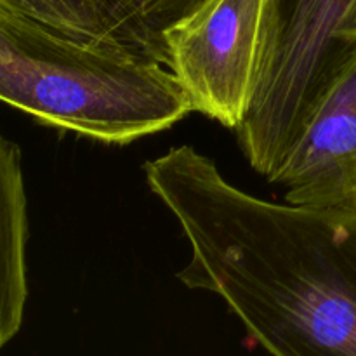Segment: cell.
Wrapping results in <instances>:
<instances>
[{
	"label": "cell",
	"mask_w": 356,
	"mask_h": 356,
	"mask_svg": "<svg viewBox=\"0 0 356 356\" xmlns=\"http://www.w3.org/2000/svg\"><path fill=\"white\" fill-rule=\"evenodd\" d=\"M143 170L188 242L181 284L221 298L271 356H356V214L254 197L188 145Z\"/></svg>",
	"instance_id": "obj_1"
},
{
	"label": "cell",
	"mask_w": 356,
	"mask_h": 356,
	"mask_svg": "<svg viewBox=\"0 0 356 356\" xmlns=\"http://www.w3.org/2000/svg\"><path fill=\"white\" fill-rule=\"evenodd\" d=\"M163 66L0 9V97L38 124L104 145H129L170 129L193 104Z\"/></svg>",
	"instance_id": "obj_2"
},
{
	"label": "cell",
	"mask_w": 356,
	"mask_h": 356,
	"mask_svg": "<svg viewBox=\"0 0 356 356\" xmlns=\"http://www.w3.org/2000/svg\"><path fill=\"white\" fill-rule=\"evenodd\" d=\"M355 0H268L256 89L236 139L270 179L301 136L353 40L339 35Z\"/></svg>",
	"instance_id": "obj_3"
},
{
	"label": "cell",
	"mask_w": 356,
	"mask_h": 356,
	"mask_svg": "<svg viewBox=\"0 0 356 356\" xmlns=\"http://www.w3.org/2000/svg\"><path fill=\"white\" fill-rule=\"evenodd\" d=\"M266 7L268 0H204L163 33L167 66L193 111L235 131L256 89Z\"/></svg>",
	"instance_id": "obj_4"
},
{
	"label": "cell",
	"mask_w": 356,
	"mask_h": 356,
	"mask_svg": "<svg viewBox=\"0 0 356 356\" xmlns=\"http://www.w3.org/2000/svg\"><path fill=\"white\" fill-rule=\"evenodd\" d=\"M270 183L285 202L356 214V40Z\"/></svg>",
	"instance_id": "obj_5"
},
{
	"label": "cell",
	"mask_w": 356,
	"mask_h": 356,
	"mask_svg": "<svg viewBox=\"0 0 356 356\" xmlns=\"http://www.w3.org/2000/svg\"><path fill=\"white\" fill-rule=\"evenodd\" d=\"M13 10L73 40L148 56L167 66V54L132 10L129 0H0Z\"/></svg>",
	"instance_id": "obj_6"
},
{
	"label": "cell",
	"mask_w": 356,
	"mask_h": 356,
	"mask_svg": "<svg viewBox=\"0 0 356 356\" xmlns=\"http://www.w3.org/2000/svg\"><path fill=\"white\" fill-rule=\"evenodd\" d=\"M28 198L19 146L0 138V344L19 332L28 301Z\"/></svg>",
	"instance_id": "obj_7"
},
{
	"label": "cell",
	"mask_w": 356,
	"mask_h": 356,
	"mask_svg": "<svg viewBox=\"0 0 356 356\" xmlns=\"http://www.w3.org/2000/svg\"><path fill=\"white\" fill-rule=\"evenodd\" d=\"M132 10L141 21L145 30L149 37L165 51L167 47L163 42V33L172 24L183 19L184 16L197 9L204 0H129ZM169 61V58H167Z\"/></svg>",
	"instance_id": "obj_8"
},
{
	"label": "cell",
	"mask_w": 356,
	"mask_h": 356,
	"mask_svg": "<svg viewBox=\"0 0 356 356\" xmlns=\"http://www.w3.org/2000/svg\"><path fill=\"white\" fill-rule=\"evenodd\" d=\"M339 35L343 38H346V40H356V0L353 2V6L350 7V10H348L346 17H344Z\"/></svg>",
	"instance_id": "obj_9"
}]
</instances>
